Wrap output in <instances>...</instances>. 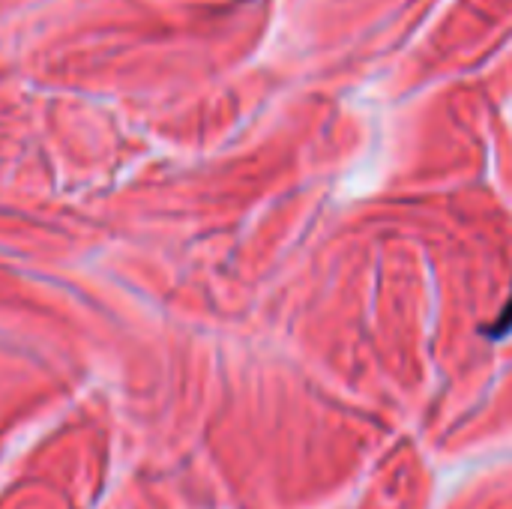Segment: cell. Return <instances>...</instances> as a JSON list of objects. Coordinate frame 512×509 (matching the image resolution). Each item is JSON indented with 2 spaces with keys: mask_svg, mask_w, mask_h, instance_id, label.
I'll use <instances>...</instances> for the list:
<instances>
[{
  "mask_svg": "<svg viewBox=\"0 0 512 509\" xmlns=\"http://www.w3.org/2000/svg\"><path fill=\"white\" fill-rule=\"evenodd\" d=\"M510 330H512V297H510V303L504 306V312H501L498 324H492L486 333H492V336H504V333H510Z\"/></svg>",
  "mask_w": 512,
  "mask_h": 509,
  "instance_id": "6da1fadb",
  "label": "cell"
}]
</instances>
